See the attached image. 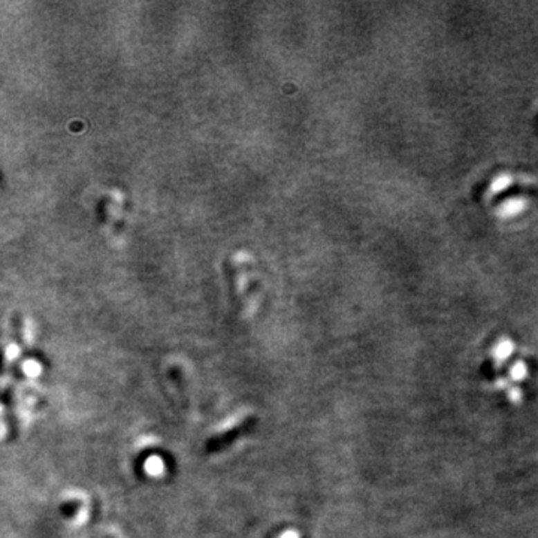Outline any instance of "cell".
<instances>
[{"label": "cell", "instance_id": "5b68a950", "mask_svg": "<svg viewBox=\"0 0 538 538\" xmlns=\"http://www.w3.org/2000/svg\"><path fill=\"white\" fill-rule=\"evenodd\" d=\"M27 365L30 367V371H29V374H30V375L38 374V367H35V364H32V362H29V364H27Z\"/></svg>", "mask_w": 538, "mask_h": 538}, {"label": "cell", "instance_id": "6da1fadb", "mask_svg": "<svg viewBox=\"0 0 538 538\" xmlns=\"http://www.w3.org/2000/svg\"><path fill=\"white\" fill-rule=\"evenodd\" d=\"M512 353H513V344L510 341H501L494 350L497 360H505Z\"/></svg>", "mask_w": 538, "mask_h": 538}, {"label": "cell", "instance_id": "277c9868", "mask_svg": "<svg viewBox=\"0 0 538 538\" xmlns=\"http://www.w3.org/2000/svg\"><path fill=\"white\" fill-rule=\"evenodd\" d=\"M510 400L512 401L521 400V391H517V389H512V391H510Z\"/></svg>", "mask_w": 538, "mask_h": 538}, {"label": "cell", "instance_id": "3957f363", "mask_svg": "<svg viewBox=\"0 0 538 538\" xmlns=\"http://www.w3.org/2000/svg\"><path fill=\"white\" fill-rule=\"evenodd\" d=\"M512 377L514 380H522V378L526 377V365L523 364V362H517L516 365H513Z\"/></svg>", "mask_w": 538, "mask_h": 538}, {"label": "cell", "instance_id": "7a4b0ae2", "mask_svg": "<svg viewBox=\"0 0 538 538\" xmlns=\"http://www.w3.org/2000/svg\"><path fill=\"white\" fill-rule=\"evenodd\" d=\"M163 470V463L159 458H150L147 462V471L150 472V474L156 476V474H160Z\"/></svg>", "mask_w": 538, "mask_h": 538}]
</instances>
